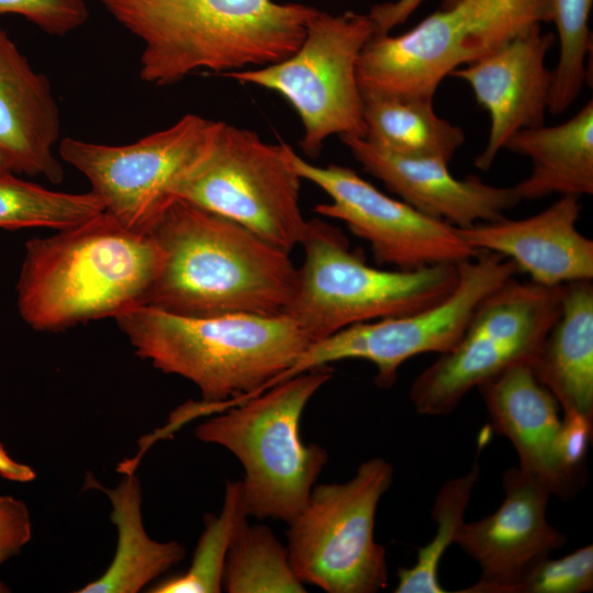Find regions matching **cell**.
<instances>
[{
	"label": "cell",
	"mask_w": 593,
	"mask_h": 593,
	"mask_svg": "<svg viewBox=\"0 0 593 593\" xmlns=\"http://www.w3.org/2000/svg\"><path fill=\"white\" fill-rule=\"evenodd\" d=\"M222 589L228 593H303L283 546L270 528L249 525L236 534L226 556Z\"/></svg>",
	"instance_id": "obj_25"
},
{
	"label": "cell",
	"mask_w": 593,
	"mask_h": 593,
	"mask_svg": "<svg viewBox=\"0 0 593 593\" xmlns=\"http://www.w3.org/2000/svg\"><path fill=\"white\" fill-rule=\"evenodd\" d=\"M18 14L55 36L82 26L89 16L86 0H0V15Z\"/></svg>",
	"instance_id": "obj_31"
},
{
	"label": "cell",
	"mask_w": 593,
	"mask_h": 593,
	"mask_svg": "<svg viewBox=\"0 0 593 593\" xmlns=\"http://www.w3.org/2000/svg\"><path fill=\"white\" fill-rule=\"evenodd\" d=\"M363 170L421 213L466 228L505 217L521 199L514 187H496L477 176L454 177L447 161L389 152L365 137L342 136Z\"/></svg>",
	"instance_id": "obj_17"
},
{
	"label": "cell",
	"mask_w": 593,
	"mask_h": 593,
	"mask_svg": "<svg viewBox=\"0 0 593 593\" xmlns=\"http://www.w3.org/2000/svg\"><path fill=\"white\" fill-rule=\"evenodd\" d=\"M593 437V421L578 413H563L559 454L564 466L586 482V457Z\"/></svg>",
	"instance_id": "obj_32"
},
{
	"label": "cell",
	"mask_w": 593,
	"mask_h": 593,
	"mask_svg": "<svg viewBox=\"0 0 593 593\" xmlns=\"http://www.w3.org/2000/svg\"><path fill=\"white\" fill-rule=\"evenodd\" d=\"M392 480V465L373 457L346 482L314 485L287 532L289 559L303 584L328 593H374L387 586V553L373 529Z\"/></svg>",
	"instance_id": "obj_8"
},
{
	"label": "cell",
	"mask_w": 593,
	"mask_h": 593,
	"mask_svg": "<svg viewBox=\"0 0 593 593\" xmlns=\"http://www.w3.org/2000/svg\"><path fill=\"white\" fill-rule=\"evenodd\" d=\"M60 113L47 77L35 71L0 25V154L14 174L61 182L54 154Z\"/></svg>",
	"instance_id": "obj_20"
},
{
	"label": "cell",
	"mask_w": 593,
	"mask_h": 593,
	"mask_svg": "<svg viewBox=\"0 0 593 593\" xmlns=\"http://www.w3.org/2000/svg\"><path fill=\"white\" fill-rule=\"evenodd\" d=\"M150 235L163 264L146 304L187 316L286 314L298 272L289 251L181 199Z\"/></svg>",
	"instance_id": "obj_2"
},
{
	"label": "cell",
	"mask_w": 593,
	"mask_h": 593,
	"mask_svg": "<svg viewBox=\"0 0 593 593\" xmlns=\"http://www.w3.org/2000/svg\"><path fill=\"white\" fill-rule=\"evenodd\" d=\"M0 475L15 482H29L35 478V472L26 465L14 461L0 445Z\"/></svg>",
	"instance_id": "obj_35"
},
{
	"label": "cell",
	"mask_w": 593,
	"mask_h": 593,
	"mask_svg": "<svg viewBox=\"0 0 593 593\" xmlns=\"http://www.w3.org/2000/svg\"><path fill=\"white\" fill-rule=\"evenodd\" d=\"M563 413L593 421V284H563L560 313L532 363Z\"/></svg>",
	"instance_id": "obj_21"
},
{
	"label": "cell",
	"mask_w": 593,
	"mask_h": 593,
	"mask_svg": "<svg viewBox=\"0 0 593 593\" xmlns=\"http://www.w3.org/2000/svg\"><path fill=\"white\" fill-rule=\"evenodd\" d=\"M550 22L549 0H454L399 35L373 34L358 61L361 93L433 98L455 69Z\"/></svg>",
	"instance_id": "obj_7"
},
{
	"label": "cell",
	"mask_w": 593,
	"mask_h": 593,
	"mask_svg": "<svg viewBox=\"0 0 593 593\" xmlns=\"http://www.w3.org/2000/svg\"><path fill=\"white\" fill-rule=\"evenodd\" d=\"M98 489L109 496L113 507L111 519L118 528L116 552L107 571L77 592H138L181 561L184 548L176 541L158 542L148 537L142 523L141 485L134 472L126 473L115 489L100 485Z\"/></svg>",
	"instance_id": "obj_23"
},
{
	"label": "cell",
	"mask_w": 593,
	"mask_h": 593,
	"mask_svg": "<svg viewBox=\"0 0 593 593\" xmlns=\"http://www.w3.org/2000/svg\"><path fill=\"white\" fill-rule=\"evenodd\" d=\"M361 94L365 138L378 147L449 163L465 143L462 128L437 115L433 98Z\"/></svg>",
	"instance_id": "obj_24"
},
{
	"label": "cell",
	"mask_w": 593,
	"mask_h": 593,
	"mask_svg": "<svg viewBox=\"0 0 593 593\" xmlns=\"http://www.w3.org/2000/svg\"><path fill=\"white\" fill-rule=\"evenodd\" d=\"M562 290L512 278L491 292L458 343L413 381L416 411L449 414L473 388L513 366H532L559 316Z\"/></svg>",
	"instance_id": "obj_10"
},
{
	"label": "cell",
	"mask_w": 593,
	"mask_h": 593,
	"mask_svg": "<svg viewBox=\"0 0 593 593\" xmlns=\"http://www.w3.org/2000/svg\"><path fill=\"white\" fill-rule=\"evenodd\" d=\"M592 5L593 0H549L550 22L556 26L559 42V58L552 70L548 105L551 114L564 112L577 100L588 79Z\"/></svg>",
	"instance_id": "obj_29"
},
{
	"label": "cell",
	"mask_w": 593,
	"mask_h": 593,
	"mask_svg": "<svg viewBox=\"0 0 593 593\" xmlns=\"http://www.w3.org/2000/svg\"><path fill=\"white\" fill-rule=\"evenodd\" d=\"M530 159L532 171L514 189L522 200L593 194V101L563 123L523 128L505 144Z\"/></svg>",
	"instance_id": "obj_22"
},
{
	"label": "cell",
	"mask_w": 593,
	"mask_h": 593,
	"mask_svg": "<svg viewBox=\"0 0 593 593\" xmlns=\"http://www.w3.org/2000/svg\"><path fill=\"white\" fill-rule=\"evenodd\" d=\"M304 251L286 311L310 343L350 325L412 314L437 304L455 289L458 264L415 270H382L351 250L343 232L314 217L300 244Z\"/></svg>",
	"instance_id": "obj_6"
},
{
	"label": "cell",
	"mask_w": 593,
	"mask_h": 593,
	"mask_svg": "<svg viewBox=\"0 0 593 593\" xmlns=\"http://www.w3.org/2000/svg\"><path fill=\"white\" fill-rule=\"evenodd\" d=\"M458 269V282L443 301L412 314L350 325L311 343L277 382L339 360L361 359L377 368L376 384L390 388L406 360L450 350L479 304L518 272L512 260L488 250L459 262Z\"/></svg>",
	"instance_id": "obj_12"
},
{
	"label": "cell",
	"mask_w": 593,
	"mask_h": 593,
	"mask_svg": "<svg viewBox=\"0 0 593 593\" xmlns=\"http://www.w3.org/2000/svg\"><path fill=\"white\" fill-rule=\"evenodd\" d=\"M301 177L288 161L286 143L222 123L205 160L182 182L177 199L228 219L291 251L306 227L300 205Z\"/></svg>",
	"instance_id": "obj_13"
},
{
	"label": "cell",
	"mask_w": 593,
	"mask_h": 593,
	"mask_svg": "<svg viewBox=\"0 0 593 593\" xmlns=\"http://www.w3.org/2000/svg\"><path fill=\"white\" fill-rule=\"evenodd\" d=\"M222 123L187 113L131 144L65 137L58 153L87 178L105 213L130 231L150 234L179 187L212 152Z\"/></svg>",
	"instance_id": "obj_11"
},
{
	"label": "cell",
	"mask_w": 593,
	"mask_h": 593,
	"mask_svg": "<svg viewBox=\"0 0 593 593\" xmlns=\"http://www.w3.org/2000/svg\"><path fill=\"white\" fill-rule=\"evenodd\" d=\"M555 42L551 32L536 24L449 75L469 85L490 118L486 145L474 160L480 170L492 167L516 132L544 124L552 82L545 60Z\"/></svg>",
	"instance_id": "obj_16"
},
{
	"label": "cell",
	"mask_w": 593,
	"mask_h": 593,
	"mask_svg": "<svg viewBox=\"0 0 593 593\" xmlns=\"http://www.w3.org/2000/svg\"><path fill=\"white\" fill-rule=\"evenodd\" d=\"M425 0H394L372 5L368 15L374 34H388L403 24ZM454 0H443L441 4Z\"/></svg>",
	"instance_id": "obj_34"
},
{
	"label": "cell",
	"mask_w": 593,
	"mask_h": 593,
	"mask_svg": "<svg viewBox=\"0 0 593 593\" xmlns=\"http://www.w3.org/2000/svg\"><path fill=\"white\" fill-rule=\"evenodd\" d=\"M7 171H11V169H10L8 163L5 161V159L0 154V172H7Z\"/></svg>",
	"instance_id": "obj_36"
},
{
	"label": "cell",
	"mask_w": 593,
	"mask_h": 593,
	"mask_svg": "<svg viewBox=\"0 0 593 593\" xmlns=\"http://www.w3.org/2000/svg\"><path fill=\"white\" fill-rule=\"evenodd\" d=\"M580 213V198L561 195L526 219L503 217L457 231L474 250L502 255L530 281L558 287L593 279V242L577 228Z\"/></svg>",
	"instance_id": "obj_18"
},
{
	"label": "cell",
	"mask_w": 593,
	"mask_h": 593,
	"mask_svg": "<svg viewBox=\"0 0 593 593\" xmlns=\"http://www.w3.org/2000/svg\"><path fill=\"white\" fill-rule=\"evenodd\" d=\"M139 40V78L165 87L278 63L301 45L317 9L275 0H99Z\"/></svg>",
	"instance_id": "obj_1"
},
{
	"label": "cell",
	"mask_w": 593,
	"mask_h": 593,
	"mask_svg": "<svg viewBox=\"0 0 593 593\" xmlns=\"http://www.w3.org/2000/svg\"><path fill=\"white\" fill-rule=\"evenodd\" d=\"M114 320L137 356L199 389L197 417L264 392L311 344L288 314L187 316L143 304Z\"/></svg>",
	"instance_id": "obj_4"
},
{
	"label": "cell",
	"mask_w": 593,
	"mask_h": 593,
	"mask_svg": "<svg viewBox=\"0 0 593 593\" xmlns=\"http://www.w3.org/2000/svg\"><path fill=\"white\" fill-rule=\"evenodd\" d=\"M103 211L101 200L92 191L49 190L20 179L14 172H0V228L60 231L79 225Z\"/></svg>",
	"instance_id": "obj_26"
},
{
	"label": "cell",
	"mask_w": 593,
	"mask_h": 593,
	"mask_svg": "<svg viewBox=\"0 0 593 593\" xmlns=\"http://www.w3.org/2000/svg\"><path fill=\"white\" fill-rule=\"evenodd\" d=\"M373 34L368 13L317 10L301 45L289 57L224 77L284 98L303 126L302 152L316 158L331 136L365 137L358 61Z\"/></svg>",
	"instance_id": "obj_9"
},
{
	"label": "cell",
	"mask_w": 593,
	"mask_h": 593,
	"mask_svg": "<svg viewBox=\"0 0 593 593\" xmlns=\"http://www.w3.org/2000/svg\"><path fill=\"white\" fill-rule=\"evenodd\" d=\"M31 535V518L25 503L12 496L0 495V564L18 555ZM8 591L0 582V593Z\"/></svg>",
	"instance_id": "obj_33"
},
{
	"label": "cell",
	"mask_w": 593,
	"mask_h": 593,
	"mask_svg": "<svg viewBox=\"0 0 593 593\" xmlns=\"http://www.w3.org/2000/svg\"><path fill=\"white\" fill-rule=\"evenodd\" d=\"M593 590V546L533 564L511 593H584Z\"/></svg>",
	"instance_id": "obj_30"
},
{
	"label": "cell",
	"mask_w": 593,
	"mask_h": 593,
	"mask_svg": "<svg viewBox=\"0 0 593 593\" xmlns=\"http://www.w3.org/2000/svg\"><path fill=\"white\" fill-rule=\"evenodd\" d=\"M332 374L331 366L302 372L227 406L195 428L199 440L228 449L242 463L249 516L289 523L307 502L327 451L302 440L300 422Z\"/></svg>",
	"instance_id": "obj_5"
},
{
	"label": "cell",
	"mask_w": 593,
	"mask_h": 593,
	"mask_svg": "<svg viewBox=\"0 0 593 593\" xmlns=\"http://www.w3.org/2000/svg\"><path fill=\"white\" fill-rule=\"evenodd\" d=\"M495 432L513 444L519 469L569 501L585 481L561 460L558 402L536 379L530 365L519 363L478 387Z\"/></svg>",
	"instance_id": "obj_19"
},
{
	"label": "cell",
	"mask_w": 593,
	"mask_h": 593,
	"mask_svg": "<svg viewBox=\"0 0 593 593\" xmlns=\"http://www.w3.org/2000/svg\"><path fill=\"white\" fill-rule=\"evenodd\" d=\"M286 154L302 180L317 186L331 198V202L317 204L315 212L343 221L353 234L367 240L378 265L415 270L459 264L479 251L449 223L384 194L354 169L335 164L313 165L288 144Z\"/></svg>",
	"instance_id": "obj_14"
},
{
	"label": "cell",
	"mask_w": 593,
	"mask_h": 593,
	"mask_svg": "<svg viewBox=\"0 0 593 593\" xmlns=\"http://www.w3.org/2000/svg\"><path fill=\"white\" fill-rule=\"evenodd\" d=\"M480 468L474 461L467 473L443 484L432 508V518L437 524L433 539L419 549L415 564L400 569L395 593H444L438 580V568L443 555L465 523L466 508L479 478Z\"/></svg>",
	"instance_id": "obj_28"
},
{
	"label": "cell",
	"mask_w": 593,
	"mask_h": 593,
	"mask_svg": "<svg viewBox=\"0 0 593 593\" xmlns=\"http://www.w3.org/2000/svg\"><path fill=\"white\" fill-rule=\"evenodd\" d=\"M163 264L150 234L104 211L47 237L26 240L16 291L21 318L57 332L147 303Z\"/></svg>",
	"instance_id": "obj_3"
},
{
	"label": "cell",
	"mask_w": 593,
	"mask_h": 593,
	"mask_svg": "<svg viewBox=\"0 0 593 593\" xmlns=\"http://www.w3.org/2000/svg\"><path fill=\"white\" fill-rule=\"evenodd\" d=\"M240 481L227 482L219 515L209 514L190 568L149 590L154 593H216L222 591L223 571L230 547L247 523Z\"/></svg>",
	"instance_id": "obj_27"
},
{
	"label": "cell",
	"mask_w": 593,
	"mask_h": 593,
	"mask_svg": "<svg viewBox=\"0 0 593 593\" xmlns=\"http://www.w3.org/2000/svg\"><path fill=\"white\" fill-rule=\"evenodd\" d=\"M505 499L491 515L463 523L457 544L478 562L480 579L460 593H511L536 562L563 547L566 537L549 524L550 492L519 468L503 475Z\"/></svg>",
	"instance_id": "obj_15"
}]
</instances>
